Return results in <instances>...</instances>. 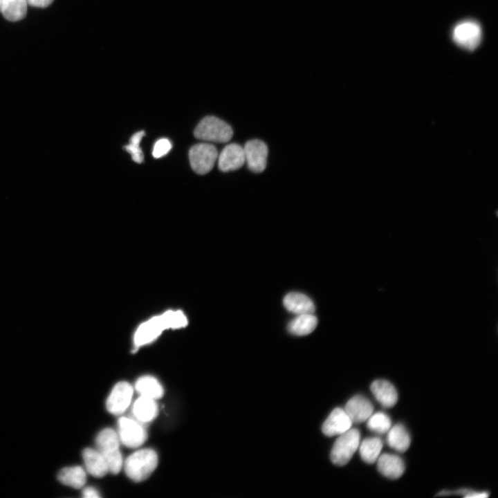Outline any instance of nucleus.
Instances as JSON below:
<instances>
[{
    "label": "nucleus",
    "instance_id": "f257e3e1",
    "mask_svg": "<svg viewBox=\"0 0 498 498\" xmlns=\"http://www.w3.org/2000/svg\"><path fill=\"white\" fill-rule=\"evenodd\" d=\"M158 465V456L151 449H142L131 454L124 462L127 475L135 481L147 479Z\"/></svg>",
    "mask_w": 498,
    "mask_h": 498
},
{
    "label": "nucleus",
    "instance_id": "f03ea898",
    "mask_svg": "<svg viewBox=\"0 0 498 498\" xmlns=\"http://www.w3.org/2000/svg\"><path fill=\"white\" fill-rule=\"evenodd\" d=\"M119 437L112 429L106 428L98 434L95 443L97 450L105 459L109 472L118 473L122 466V457L120 451Z\"/></svg>",
    "mask_w": 498,
    "mask_h": 498
},
{
    "label": "nucleus",
    "instance_id": "7ed1b4c3",
    "mask_svg": "<svg viewBox=\"0 0 498 498\" xmlns=\"http://www.w3.org/2000/svg\"><path fill=\"white\" fill-rule=\"evenodd\" d=\"M194 133L196 138L203 140L227 142L232 138L233 131L225 121L214 116H207L198 124Z\"/></svg>",
    "mask_w": 498,
    "mask_h": 498
},
{
    "label": "nucleus",
    "instance_id": "20e7f679",
    "mask_svg": "<svg viewBox=\"0 0 498 498\" xmlns=\"http://www.w3.org/2000/svg\"><path fill=\"white\" fill-rule=\"evenodd\" d=\"M360 437V432L356 428H350L340 434L331 452V461L337 465H346L358 448Z\"/></svg>",
    "mask_w": 498,
    "mask_h": 498
},
{
    "label": "nucleus",
    "instance_id": "39448f33",
    "mask_svg": "<svg viewBox=\"0 0 498 498\" xmlns=\"http://www.w3.org/2000/svg\"><path fill=\"white\" fill-rule=\"evenodd\" d=\"M218 158L215 146L209 143H199L191 147L189 158L192 169L199 174H205L213 168Z\"/></svg>",
    "mask_w": 498,
    "mask_h": 498
},
{
    "label": "nucleus",
    "instance_id": "423d86ee",
    "mask_svg": "<svg viewBox=\"0 0 498 498\" xmlns=\"http://www.w3.org/2000/svg\"><path fill=\"white\" fill-rule=\"evenodd\" d=\"M452 39L460 47L466 50H474L480 44L482 31L480 25L472 20L457 24L452 30Z\"/></svg>",
    "mask_w": 498,
    "mask_h": 498
},
{
    "label": "nucleus",
    "instance_id": "0eeeda50",
    "mask_svg": "<svg viewBox=\"0 0 498 498\" xmlns=\"http://www.w3.org/2000/svg\"><path fill=\"white\" fill-rule=\"evenodd\" d=\"M118 435L124 445L131 448L140 446L147 438L145 428L138 422L126 417L118 421Z\"/></svg>",
    "mask_w": 498,
    "mask_h": 498
},
{
    "label": "nucleus",
    "instance_id": "6e6552de",
    "mask_svg": "<svg viewBox=\"0 0 498 498\" xmlns=\"http://www.w3.org/2000/svg\"><path fill=\"white\" fill-rule=\"evenodd\" d=\"M243 151L250 170L260 173L266 169L268 149L264 142L258 139L248 140L243 147Z\"/></svg>",
    "mask_w": 498,
    "mask_h": 498
},
{
    "label": "nucleus",
    "instance_id": "1a4fd4ad",
    "mask_svg": "<svg viewBox=\"0 0 498 498\" xmlns=\"http://www.w3.org/2000/svg\"><path fill=\"white\" fill-rule=\"evenodd\" d=\"M132 396L133 387L129 382H118L107 400V410L114 415L122 414L129 407Z\"/></svg>",
    "mask_w": 498,
    "mask_h": 498
},
{
    "label": "nucleus",
    "instance_id": "9d476101",
    "mask_svg": "<svg viewBox=\"0 0 498 498\" xmlns=\"http://www.w3.org/2000/svg\"><path fill=\"white\" fill-rule=\"evenodd\" d=\"M168 329L163 315L154 317L139 326L134 335L135 345L138 347L154 340Z\"/></svg>",
    "mask_w": 498,
    "mask_h": 498
},
{
    "label": "nucleus",
    "instance_id": "9b49d317",
    "mask_svg": "<svg viewBox=\"0 0 498 498\" xmlns=\"http://www.w3.org/2000/svg\"><path fill=\"white\" fill-rule=\"evenodd\" d=\"M217 158L219 169L224 172L238 169L246 163L243 147L237 143L226 145Z\"/></svg>",
    "mask_w": 498,
    "mask_h": 498
},
{
    "label": "nucleus",
    "instance_id": "f8f14e48",
    "mask_svg": "<svg viewBox=\"0 0 498 498\" xmlns=\"http://www.w3.org/2000/svg\"><path fill=\"white\" fill-rule=\"evenodd\" d=\"M352 421L344 409H334L322 425V430L327 436L340 435L351 427Z\"/></svg>",
    "mask_w": 498,
    "mask_h": 498
},
{
    "label": "nucleus",
    "instance_id": "ddd939ff",
    "mask_svg": "<svg viewBox=\"0 0 498 498\" xmlns=\"http://www.w3.org/2000/svg\"><path fill=\"white\" fill-rule=\"evenodd\" d=\"M344 409L352 423H360L367 421L372 414L374 407L369 399L357 395L347 403Z\"/></svg>",
    "mask_w": 498,
    "mask_h": 498
},
{
    "label": "nucleus",
    "instance_id": "4468645a",
    "mask_svg": "<svg viewBox=\"0 0 498 498\" xmlns=\"http://www.w3.org/2000/svg\"><path fill=\"white\" fill-rule=\"evenodd\" d=\"M377 461L378 471L387 478L398 479L405 471L404 462L397 455L385 453L380 455Z\"/></svg>",
    "mask_w": 498,
    "mask_h": 498
},
{
    "label": "nucleus",
    "instance_id": "2eb2a0df",
    "mask_svg": "<svg viewBox=\"0 0 498 498\" xmlns=\"http://www.w3.org/2000/svg\"><path fill=\"white\" fill-rule=\"evenodd\" d=\"M283 304L286 310L297 315L313 313L315 311L311 299L301 293H288L283 299Z\"/></svg>",
    "mask_w": 498,
    "mask_h": 498
},
{
    "label": "nucleus",
    "instance_id": "dca6fc26",
    "mask_svg": "<svg viewBox=\"0 0 498 498\" xmlns=\"http://www.w3.org/2000/svg\"><path fill=\"white\" fill-rule=\"evenodd\" d=\"M370 389L376 399L384 407H391L398 400V394L395 387L387 380H374L371 385Z\"/></svg>",
    "mask_w": 498,
    "mask_h": 498
},
{
    "label": "nucleus",
    "instance_id": "f3484780",
    "mask_svg": "<svg viewBox=\"0 0 498 498\" xmlns=\"http://www.w3.org/2000/svg\"><path fill=\"white\" fill-rule=\"evenodd\" d=\"M82 456L86 470L92 476L102 477L109 472L105 459L97 449H84Z\"/></svg>",
    "mask_w": 498,
    "mask_h": 498
},
{
    "label": "nucleus",
    "instance_id": "a211bd4d",
    "mask_svg": "<svg viewBox=\"0 0 498 498\" xmlns=\"http://www.w3.org/2000/svg\"><path fill=\"white\" fill-rule=\"evenodd\" d=\"M133 412L140 422H150L158 414V405L154 399L140 396L133 404Z\"/></svg>",
    "mask_w": 498,
    "mask_h": 498
},
{
    "label": "nucleus",
    "instance_id": "6ab92c4d",
    "mask_svg": "<svg viewBox=\"0 0 498 498\" xmlns=\"http://www.w3.org/2000/svg\"><path fill=\"white\" fill-rule=\"evenodd\" d=\"M57 479L64 485L81 488L86 483V474L81 466L66 467L58 472Z\"/></svg>",
    "mask_w": 498,
    "mask_h": 498
},
{
    "label": "nucleus",
    "instance_id": "aec40b11",
    "mask_svg": "<svg viewBox=\"0 0 498 498\" xmlns=\"http://www.w3.org/2000/svg\"><path fill=\"white\" fill-rule=\"evenodd\" d=\"M387 441L391 448L403 452L409 447L410 436L405 426L398 423L389 430Z\"/></svg>",
    "mask_w": 498,
    "mask_h": 498
},
{
    "label": "nucleus",
    "instance_id": "412c9836",
    "mask_svg": "<svg viewBox=\"0 0 498 498\" xmlns=\"http://www.w3.org/2000/svg\"><path fill=\"white\" fill-rule=\"evenodd\" d=\"M317 324V319L313 313L298 315L288 324L290 333L295 335H306L313 332Z\"/></svg>",
    "mask_w": 498,
    "mask_h": 498
},
{
    "label": "nucleus",
    "instance_id": "4be33fe9",
    "mask_svg": "<svg viewBox=\"0 0 498 498\" xmlns=\"http://www.w3.org/2000/svg\"><path fill=\"white\" fill-rule=\"evenodd\" d=\"M135 387L140 396L154 400L161 398L164 392L159 382L154 377L150 376H145L138 378Z\"/></svg>",
    "mask_w": 498,
    "mask_h": 498
},
{
    "label": "nucleus",
    "instance_id": "5701e85b",
    "mask_svg": "<svg viewBox=\"0 0 498 498\" xmlns=\"http://www.w3.org/2000/svg\"><path fill=\"white\" fill-rule=\"evenodd\" d=\"M382 445V440L378 437L364 439L358 447L362 459L369 464L376 462L380 456Z\"/></svg>",
    "mask_w": 498,
    "mask_h": 498
},
{
    "label": "nucleus",
    "instance_id": "b1692460",
    "mask_svg": "<svg viewBox=\"0 0 498 498\" xmlns=\"http://www.w3.org/2000/svg\"><path fill=\"white\" fill-rule=\"evenodd\" d=\"M27 6L26 0H4L1 12L7 20L17 21L26 16Z\"/></svg>",
    "mask_w": 498,
    "mask_h": 498
},
{
    "label": "nucleus",
    "instance_id": "393cba45",
    "mask_svg": "<svg viewBox=\"0 0 498 498\" xmlns=\"http://www.w3.org/2000/svg\"><path fill=\"white\" fill-rule=\"evenodd\" d=\"M367 427L374 432L385 434L391 427V420L389 417L383 412H377L371 415L367 419Z\"/></svg>",
    "mask_w": 498,
    "mask_h": 498
},
{
    "label": "nucleus",
    "instance_id": "a878e982",
    "mask_svg": "<svg viewBox=\"0 0 498 498\" xmlns=\"http://www.w3.org/2000/svg\"><path fill=\"white\" fill-rule=\"evenodd\" d=\"M145 134L144 131L136 132L131 137L129 144L124 146V150L131 154L132 160L137 163L143 161V154L140 147V142Z\"/></svg>",
    "mask_w": 498,
    "mask_h": 498
},
{
    "label": "nucleus",
    "instance_id": "bb28decb",
    "mask_svg": "<svg viewBox=\"0 0 498 498\" xmlns=\"http://www.w3.org/2000/svg\"><path fill=\"white\" fill-rule=\"evenodd\" d=\"M168 328L177 329L185 326L187 320L185 315L180 311H169L163 313Z\"/></svg>",
    "mask_w": 498,
    "mask_h": 498
},
{
    "label": "nucleus",
    "instance_id": "cd10ccee",
    "mask_svg": "<svg viewBox=\"0 0 498 498\" xmlns=\"http://www.w3.org/2000/svg\"><path fill=\"white\" fill-rule=\"evenodd\" d=\"M172 148L170 141L167 138H161L156 141L154 146L152 154L156 158L166 155Z\"/></svg>",
    "mask_w": 498,
    "mask_h": 498
},
{
    "label": "nucleus",
    "instance_id": "c85d7f7f",
    "mask_svg": "<svg viewBox=\"0 0 498 498\" xmlns=\"http://www.w3.org/2000/svg\"><path fill=\"white\" fill-rule=\"evenodd\" d=\"M82 497L84 498H98L100 495L98 490L93 487L85 488L82 491Z\"/></svg>",
    "mask_w": 498,
    "mask_h": 498
},
{
    "label": "nucleus",
    "instance_id": "c756f323",
    "mask_svg": "<svg viewBox=\"0 0 498 498\" xmlns=\"http://www.w3.org/2000/svg\"><path fill=\"white\" fill-rule=\"evenodd\" d=\"M27 3L35 7L44 8L49 6L53 0H26Z\"/></svg>",
    "mask_w": 498,
    "mask_h": 498
},
{
    "label": "nucleus",
    "instance_id": "7c9ffc66",
    "mask_svg": "<svg viewBox=\"0 0 498 498\" xmlns=\"http://www.w3.org/2000/svg\"><path fill=\"white\" fill-rule=\"evenodd\" d=\"M488 496V494L486 492H475L470 490V492H468L464 497H472V498H476V497H486Z\"/></svg>",
    "mask_w": 498,
    "mask_h": 498
},
{
    "label": "nucleus",
    "instance_id": "2f4dec72",
    "mask_svg": "<svg viewBox=\"0 0 498 498\" xmlns=\"http://www.w3.org/2000/svg\"><path fill=\"white\" fill-rule=\"evenodd\" d=\"M3 1H4V0H0V12H1V7H2V5H3Z\"/></svg>",
    "mask_w": 498,
    "mask_h": 498
}]
</instances>
